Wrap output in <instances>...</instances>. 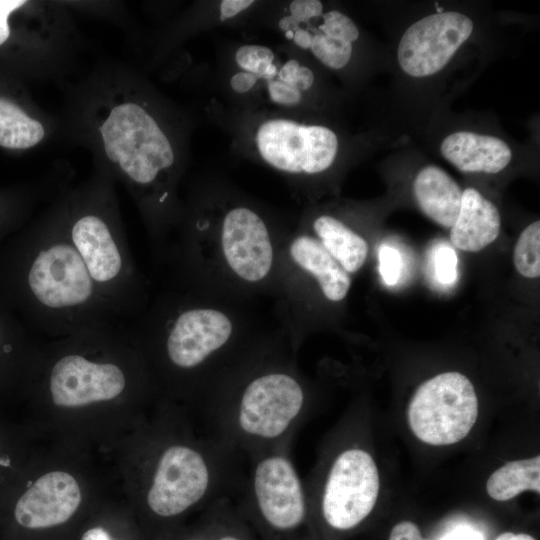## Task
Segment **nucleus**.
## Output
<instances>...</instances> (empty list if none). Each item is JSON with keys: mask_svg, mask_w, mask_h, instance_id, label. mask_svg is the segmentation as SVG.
I'll use <instances>...</instances> for the list:
<instances>
[{"mask_svg": "<svg viewBox=\"0 0 540 540\" xmlns=\"http://www.w3.org/2000/svg\"><path fill=\"white\" fill-rule=\"evenodd\" d=\"M25 282L37 325L54 334L120 325L69 240L63 216L34 241Z\"/></svg>", "mask_w": 540, "mask_h": 540, "instance_id": "1", "label": "nucleus"}, {"mask_svg": "<svg viewBox=\"0 0 540 540\" xmlns=\"http://www.w3.org/2000/svg\"><path fill=\"white\" fill-rule=\"evenodd\" d=\"M306 409V391L294 375L262 372L236 393L212 398L209 436L247 458L291 445Z\"/></svg>", "mask_w": 540, "mask_h": 540, "instance_id": "2", "label": "nucleus"}, {"mask_svg": "<svg viewBox=\"0 0 540 540\" xmlns=\"http://www.w3.org/2000/svg\"><path fill=\"white\" fill-rule=\"evenodd\" d=\"M100 205L74 206L63 222L92 280L123 324L137 307V276L120 224Z\"/></svg>", "mask_w": 540, "mask_h": 540, "instance_id": "3", "label": "nucleus"}, {"mask_svg": "<svg viewBox=\"0 0 540 540\" xmlns=\"http://www.w3.org/2000/svg\"><path fill=\"white\" fill-rule=\"evenodd\" d=\"M99 133L106 158L133 188L152 186L174 164L168 137L138 103L112 105L100 123Z\"/></svg>", "mask_w": 540, "mask_h": 540, "instance_id": "4", "label": "nucleus"}, {"mask_svg": "<svg viewBox=\"0 0 540 540\" xmlns=\"http://www.w3.org/2000/svg\"><path fill=\"white\" fill-rule=\"evenodd\" d=\"M408 422L424 443L443 446L464 439L478 417V399L471 381L459 372H445L423 382L408 406Z\"/></svg>", "mask_w": 540, "mask_h": 540, "instance_id": "5", "label": "nucleus"}, {"mask_svg": "<svg viewBox=\"0 0 540 540\" xmlns=\"http://www.w3.org/2000/svg\"><path fill=\"white\" fill-rule=\"evenodd\" d=\"M379 473L372 456L360 447L335 454L319 487L323 521L335 531H349L372 512L379 493Z\"/></svg>", "mask_w": 540, "mask_h": 540, "instance_id": "6", "label": "nucleus"}, {"mask_svg": "<svg viewBox=\"0 0 540 540\" xmlns=\"http://www.w3.org/2000/svg\"><path fill=\"white\" fill-rule=\"evenodd\" d=\"M255 142L265 162L289 173L322 172L332 165L338 150V139L331 129L288 119L262 123Z\"/></svg>", "mask_w": 540, "mask_h": 540, "instance_id": "7", "label": "nucleus"}, {"mask_svg": "<svg viewBox=\"0 0 540 540\" xmlns=\"http://www.w3.org/2000/svg\"><path fill=\"white\" fill-rule=\"evenodd\" d=\"M473 31L466 15L441 12L412 24L398 46V63L413 77H426L440 71Z\"/></svg>", "mask_w": 540, "mask_h": 540, "instance_id": "8", "label": "nucleus"}, {"mask_svg": "<svg viewBox=\"0 0 540 540\" xmlns=\"http://www.w3.org/2000/svg\"><path fill=\"white\" fill-rule=\"evenodd\" d=\"M126 386L127 377L120 365L78 352L59 356L49 374L52 401L62 407L110 401L121 395Z\"/></svg>", "mask_w": 540, "mask_h": 540, "instance_id": "9", "label": "nucleus"}, {"mask_svg": "<svg viewBox=\"0 0 540 540\" xmlns=\"http://www.w3.org/2000/svg\"><path fill=\"white\" fill-rule=\"evenodd\" d=\"M232 334V324L222 312L194 308L181 312L172 323L164 343L170 364L182 371L203 366L221 350Z\"/></svg>", "mask_w": 540, "mask_h": 540, "instance_id": "10", "label": "nucleus"}, {"mask_svg": "<svg viewBox=\"0 0 540 540\" xmlns=\"http://www.w3.org/2000/svg\"><path fill=\"white\" fill-rule=\"evenodd\" d=\"M222 248L225 259L240 278L257 282L271 269L273 249L264 221L252 210H230L223 221Z\"/></svg>", "mask_w": 540, "mask_h": 540, "instance_id": "11", "label": "nucleus"}, {"mask_svg": "<svg viewBox=\"0 0 540 540\" xmlns=\"http://www.w3.org/2000/svg\"><path fill=\"white\" fill-rule=\"evenodd\" d=\"M81 502V491L73 476L52 471L41 476L20 497L15 519L29 529L47 528L66 522Z\"/></svg>", "mask_w": 540, "mask_h": 540, "instance_id": "12", "label": "nucleus"}, {"mask_svg": "<svg viewBox=\"0 0 540 540\" xmlns=\"http://www.w3.org/2000/svg\"><path fill=\"white\" fill-rule=\"evenodd\" d=\"M444 158L462 172L497 173L510 162L512 152L500 138L473 132H455L440 147Z\"/></svg>", "mask_w": 540, "mask_h": 540, "instance_id": "13", "label": "nucleus"}, {"mask_svg": "<svg viewBox=\"0 0 540 540\" xmlns=\"http://www.w3.org/2000/svg\"><path fill=\"white\" fill-rule=\"evenodd\" d=\"M500 227V214L495 205L476 189H465L459 214L451 227L453 246L463 251L478 252L496 240Z\"/></svg>", "mask_w": 540, "mask_h": 540, "instance_id": "14", "label": "nucleus"}, {"mask_svg": "<svg viewBox=\"0 0 540 540\" xmlns=\"http://www.w3.org/2000/svg\"><path fill=\"white\" fill-rule=\"evenodd\" d=\"M413 192L426 216L445 228L454 225L463 191L444 170L433 165L421 169L414 180Z\"/></svg>", "mask_w": 540, "mask_h": 540, "instance_id": "15", "label": "nucleus"}, {"mask_svg": "<svg viewBox=\"0 0 540 540\" xmlns=\"http://www.w3.org/2000/svg\"><path fill=\"white\" fill-rule=\"evenodd\" d=\"M290 254L300 267L316 277L326 298L331 301L345 298L351 279L319 241L300 236L292 242Z\"/></svg>", "mask_w": 540, "mask_h": 540, "instance_id": "16", "label": "nucleus"}, {"mask_svg": "<svg viewBox=\"0 0 540 540\" xmlns=\"http://www.w3.org/2000/svg\"><path fill=\"white\" fill-rule=\"evenodd\" d=\"M320 243L347 273L359 270L367 257V242L338 219L323 215L313 224Z\"/></svg>", "mask_w": 540, "mask_h": 540, "instance_id": "17", "label": "nucleus"}, {"mask_svg": "<svg viewBox=\"0 0 540 540\" xmlns=\"http://www.w3.org/2000/svg\"><path fill=\"white\" fill-rule=\"evenodd\" d=\"M488 495L497 501L510 500L521 492H540V456L511 461L495 470L487 480Z\"/></svg>", "mask_w": 540, "mask_h": 540, "instance_id": "18", "label": "nucleus"}, {"mask_svg": "<svg viewBox=\"0 0 540 540\" xmlns=\"http://www.w3.org/2000/svg\"><path fill=\"white\" fill-rule=\"evenodd\" d=\"M45 136L43 124L27 114L17 103L0 95V147L28 149Z\"/></svg>", "mask_w": 540, "mask_h": 540, "instance_id": "19", "label": "nucleus"}, {"mask_svg": "<svg viewBox=\"0 0 540 540\" xmlns=\"http://www.w3.org/2000/svg\"><path fill=\"white\" fill-rule=\"evenodd\" d=\"M208 508V531L187 540H252L244 530L245 515L233 498H220Z\"/></svg>", "mask_w": 540, "mask_h": 540, "instance_id": "20", "label": "nucleus"}, {"mask_svg": "<svg viewBox=\"0 0 540 540\" xmlns=\"http://www.w3.org/2000/svg\"><path fill=\"white\" fill-rule=\"evenodd\" d=\"M514 265L524 277L540 275V222L535 221L520 234L514 248Z\"/></svg>", "mask_w": 540, "mask_h": 540, "instance_id": "21", "label": "nucleus"}, {"mask_svg": "<svg viewBox=\"0 0 540 540\" xmlns=\"http://www.w3.org/2000/svg\"><path fill=\"white\" fill-rule=\"evenodd\" d=\"M237 65L255 76L272 78L277 73L273 51L261 45H244L235 54Z\"/></svg>", "mask_w": 540, "mask_h": 540, "instance_id": "22", "label": "nucleus"}, {"mask_svg": "<svg viewBox=\"0 0 540 540\" xmlns=\"http://www.w3.org/2000/svg\"><path fill=\"white\" fill-rule=\"evenodd\" d=\"M310 49L314 56L332 69L346 66L352 54V44L322 34L313 35Z\"/></svg>", "mask_w": 540, "mask_h": 540, "instance_id": "23", "label": "nucleus"}, {"mask_svg": "<svg viewBox=\"0 0 540 540\" xmlns=\"http://www.w3.org/2000/svg\"><path fill=\"white\" fill-rule=\"evenodd\" d=\"M324 35L352 44L359 37L355 23L339 11H330L323 14V23L319 27Z\"/></svg>", "mask_w": 540, "mask_h": 540, "instance_id": "24", "label": "nucleus"}, {"mask_svg": "<svg viewBox=\"0 0 540 540\" xmlns=\"http://www.w3.org/2000/svg\"><path fill=\"white\" fill-rule=\"evenodd\" d=\"M434 276L443 286L455 283L458 277V258L454 249L446 244L439 245L432 254Z\"/></svg>", "mask_w": 540, "mask_h": 540, "instance_id": "25", "label": "nucleus"}, {"mask_svg": "<svg viewBox=\"0 0 540 540\" xmlns=\"http://www.w3.org/2000/svg\"><path fill=\"white\" fill-rule=\"evenodd\" d=\"M379 271L388 286H394L401 275L402 258L399 251L391 246L382 245L379 249Z\"/></svg>", "mask_w": 540, "mask_h": 540, "instance_id": "26", "label": "nucleus"}, {"mask_svg": "<svg viewBox=\"0 0 540 540\" xmlns=\"http://www.w3.org/2000/svg\"><path fill=\"white\" fill-rule=\"evenodd\" d=\"M268 94L273 102L280 105H296L302 99L301 92L297 88L280 80L269 82Z\"/></svg>", "mask_w": 540, "mask_h": 540, "instance_id": "27", "label": "nucleus"}, {"mask_svg": "<svg viewBox=\"0 0 540 540\" xmlns=\"http://www.w3.org/2000/svg\"><path fill=\"white\" fill-rule=\"evenodd\" d=\"M290 15L299 23L322 14L323 5L318 0H294L289 6Z\"/></svg>", "mask_w": 540, "mask_h": 540, "instance_id": "28", "label": "nucleus"}, {"mask_svg": "<svg viewBox=\"0 0 540 540\" xmlns=\"http://www.w3.org/2000/svg\"><path fill=\"white\" fill-rule=\"evenodd\" d=\"M25 4L27 1L24 0H0V46L5 44L10 37V16Z\"/></svg>", "mask_w": 540, "mask_h": 540, "instance_id": "29", "label": "nucleus"}, {"mask_svg": "<svg viewBox=\"0 0 540 540\" xmlns=\"http://www.w3.org/2000/svg\"><path fill=\"white\" fill-rule=\"evenodd\" d=\"M388 540H429L422 536L418 526L411 521L397 523L390 532Z\"/></svg>", "mask_w": 540, "mask_h": 540, "instance_id": "30", "label": "nucleus"}, {"mask_svg": "<svg viewBox=\"0 0 540 540\" xmlns=\"http://www.w3.org/2000/svg\"><path fill=\"white\" fill-rule=\"evenodd\" d=\"M254 3L253 0H223L220 4V18H232Z\"/></svg>", "mask_w": 540, "mask_h": 540, "instance_id": "31", "label": "nucleus"}, {"mask_svg": "<svg viewBox=\"0 0 540 540\" xmlns=\"http://www.w3.org/2000/svg\"><path fill=\"white\" fill-rule=\"evenodd\" d=\"M257 80V76L241 71L232 76L230 86L237 93H246L254 87Z\"/></svg>", "mask_w": 540, "mask_h": 540, "instance_id": "32", "label": "nucleus"}, {"mask_svg": "<svg viewBox=\"0 0 540 540\" xmlns=\"http://www.w3.org/2000/svg\"><path fill=\"white\" fill-rule=\"evenodd\" d=\"M314 82L313 72L306 66H299L292 85L300 92L308 90Z\"/></svg>", "mask_w": 540, "mask_h": 540, "instance_id": "33", "label": "nucleus"}, {"mask_svg": "<svg viewBox=\"0 0 540 540\" xmlns=\"http://www.w3.org/2000/svg\"><path fill=\"white\" fill-rule=\"evenodd\" d=\"M299 66L295 59L287 61L278 72V80L292 85Z\"/></svg>", "mask_w": 540, "mask_h": 540, "instance_id": "34", "label": "nucleus"}, {"mask_svg": "<svg viewBox=\"0 0 540 540\" xmlns=\"http://www.w3.org/2000/svg\"><path fill=\"white\" fill-rule=\"evenodd\" d=\"M443 540H482L481 535L468 528H461L454 531Z\"/></svg>", "mask_w": 540, "mask_h": 540, "instance_id": "35", "label": "nucleus"}, {"mask_svg": "<svg viewBox=\"0 0 540 540\" xmlns=\"http://www.w3.org/2000/svg\"><path fill=\"white\" fill-rule=\"evenodd\" d=\"M292 40L300 48L309 49L313 40V35L309 31L299 28L294 32Z\"/></svg>", "mask_w": 540, "mask_h": 540, "instance_id": "36", "label": "nucleus"}, {"mask_svg": "<svg viewBox=\"0 0 540 540\" xmlns=\"http://www.w3.org/2000/svg\"><path fill=\"white\" fill-rule=\"evenodd\" d=\"M82 540H112L109 534L101 527H95L87 530Z\"/></svg>", "mask_w": 540, "mask_h": 540, "instance_id": "37", "label": "nucleus"}, {"mask_svg": "<svg viewBox=\"0 0 540 540\" xmlns=\"http://www.w3.org/2000/svg\"><path fill=\"white\" fill-rule=\"evenodd\" d=\"M299 24L300 23L291 15L282 17L278 22L279 28L284 32H295L297 29H299Z\"/></svg>", "mask_w": 540, "mask_h": 540, "instance_id": "38", "label": "nucleus"}, {"mask_svg": "<svg viewBox=\"0 0 540 540\" xmlns=\"http://www.w3.org/2000/svg\"><path fill=\"white\" fill-rule=\"evenodd\" d=\"M495 540H536L529 534L525 533H513V532H504L500 534Z\"/></svg>", "mask_w": 540, "mask_h": 540, "instance_id": "39", "label": "nucleus"}, {"mask_svg": "<svg viewBox=\"0 0 540 540\" xmlns=\"http://www.w3.org/2000/svg\"><path fill=\"white\" fill-rule=\"evenodd\" d=\"M293 35H294V32H292V31H287V32H285V37H286L287 39H291V40H292V39H293Z\"/></svg>", "mask_w": 540, "mask_h": 540, "instance_id": "40", "label": "nucleus"}, {"mask_svg": "<svg viewBox=\"0 0 540 540\" xmlns=\"http://www.w3.org/2000/svg\"><path fill=\"white\" fill-rule=\"evenodd\" d=\"M0 464L4 465V466H8L9 465V460L8 459H6V460H1L0 459Z\"/></svg>", "mask_w": 540, "mask_h": 540, "instance_id": "41", "label": "nucleus"}]
</instances>
